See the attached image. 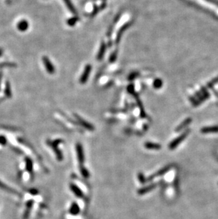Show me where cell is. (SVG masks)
I'll return each mask as SVG.
<instances>
[{
  "label": "cell",
  "mask_w": 218,
  "mask_h": 219,
  "mask_svg": "<svg viewBox=\"0 0 218 219\" xmlns=\"http://www.w3.org/2000/svg\"><path fill=\"white\" fill-rule=\"evenodd\" d=\"M25 163H26V170L29 173L30 176L33 175V171H34V163L31 158L29 157H25Z\"/></svg>",
  "instance_id": "8fae6325"
},
{
  "label": "cell",
  "mask_w": 218,
  "mask_h": 219,
  "mask_svg": "<svg viewBox=\"0 0 218 219\" xmlns=\"http://www.w3.org/2000/svg\"><path fill=\"white\" fill-rule=\"evenodd\" d=\"M62 142H63V141L60 139H58V140H55V141H47L48 145L51 147L52 150H54L55 154V155H56L57 160H58V161H62L63 160V153H61V151L59 150L58 148V145L59 143H61Z\"/></svg>",
  "instance_id": "6da1fadb"
},
{
  "label": "cell",
  "mask_w": 218,
  "mask_h": 219,
  "mask_svg": "<svg viewBox=\"0 0 218 219\" xmlns=\"http://www.w3.org/2000/svg\"><path fill=\"white\" fill-rule=\"evenodd\" d=\"M11 148H12V150H14L15 153H17V154H19V155L23 154V152H22V150H21V149H19L18 148H16L15 146H11Z\"/></svg>",
  "instance_id": "f546056e"
},
{
  "label": "cell",
  "mask_w": 218,
  "mask_h": 219,
  "mask_svg": "<svg viewBox=\"0 0 218 219\" xmlns=\"http://www.w3.org/2000/svg\"><path fill=\"white\" fill-rule=\"evenodd\" d=\"M69 211L72 215H77V214H78L79 211H80L79 205L76 202H73L72 203L71 206H70Z\"/></svg>",
  "instance_id": "ffe728a7"
},
{
  "label": "cell",
  "mask_w": 218,
  "mask_h": 219,
  "mask_svg": "<svg viewBox=\"0 0 218 219\" xmlns=\"http://www.w3.org/2000/svg\"><path fill=\"white\" fill-rule=\"evenodd\" d=\"M217 83H218V76L216 77H215L214 79H213V80H211L210 82H209L208 84H207L206 86L205 87V88L207 89L209 88H213V87H214L215 84H217Z\"/></svg>",
  "instance_id": "603a6c76"
},
{
  "label": "cell",
  "mask_w": 218,
  "mask_h": 219,
  "mask_svg": "<svg viewBox=\"0 0 218 219\" xmlns=\"http://www.w3.org/2000/svg\"><path fill=\"white\" fill-rule=\"evenodd\" d=\"M163 82L161 79H156L154 82V87L156 89H159L162 87Z\"/></svg>",
  "instance_id": "d4e9b609"
},
{
  "label": "cell",
  "mask_w": 218,
  "mask_h": 219,
  "mask_svg": "<svg viewBox=\"0 0 218 219\" xmlns=\"http://www.w3.org/2000/svg\"><path fill=\"white\" fill-rule=\"evenodd\" d=\"M145 148L148 149V150H160L162 148V146L158 143H151V142H147L145 143Z\"/></svg>",
  "instance_id": "ac0fdd59"
},
{
  "label": "cell",
  "mask_w": 218,
  "mask_h": 219,
  "mask_svg": "<svg viewBox=\"0 0 218 219\" xmlns=\"http://www.w3.org/2000/svg\"><path fill=\"white\" fill-rule=\"evenodd\" d=\"M74 117H75L77 118V119L78 122L80 124V125H81L83 127H84L85 128L88 129L89 131H94V127L92 126V125L91 124H89V123H88L87 121H86L85 120H84L82 118L79 117V116L77 114H74Z\"/></svg>",
  "instance_id": "9c48e42d"
},
{
  "label": "cell",
  "mask_w": 218,
  "mask_h": 219,
  "mask_svg": "<svg viewBox=\"0 0 218 219\" xmlns=\"http://www.w3.org/2000/svg\"><path fill=\"white\" fill-rule=\"evenodd\" d=\"M64 2H65L66 6H67V7L69 9V10L71 12L72 14H77V11L75 9V8L74 7L73 4H72L71 0H63Z\"/></svg>",
  "instance_id": "44dd1931"
},
{
  "label": "cell",
  "mask_w": 218,
  "mask_h": 219,
  "mask_svg": "<svg viewBox=\"0 0 218 219\" xmlns=\"http://www.w3.org/2000/svg\"><path fill=\"white\" fill-rule=\"evenodd\" d=\"M116 57H117V51H114L113 53L111 55V57H110V61L111 62H113V61L116 60Z\"/></svg>",
  "instance_id": "4dcf8cb0"
},
{
  "label": "cell",
  "mask_w": 218,
  "mask_h": 219,
  "mask_svg": "<svg viewBox=\"0 0 218 219\" xmlns=\"http://www.w3.org/2000/svg\"><path fill=\"white\" fill-rule=\"evenodd\" d=\"M79 20V18L77 16H74L72 18L68 19L67 20V24L69 26H74L77 23V21Z\"/></svg>",
  "instance_id": "484cf974"
},
{
  "label": "cell",
  "mask_w": 218,
  "mask_h": 219,
  "mask_svg": "<svg viewBox=\"0 0 218 219\" xmlns=\"http://www.w3.org/2000/svg\"><path fill=\"white\" fill-rule=\"evenodd\" d=\"M17 65L14 63L12 62H2L0 63V68H3V67H9V68H14L16 67Z\"/></svg>",
  "instance_id": "7402d4cb"
},
{
  "label": "cell",
  "mask_w": 218,
  "mask_h": 219,
  "mask_svg": "<svg viewBox=\"0 0 218 219\" xmlns=\"http://www.w3.org/2000/svg\"><path fill=\"white\" fill-rule=\"evenodd\" d=\"M170 167H171V165L165 166V167L162 168V169H161V170L157 171V172L154 173V174H152L150 177L147 178V180H148V181H152V180H153V179H155V178H156V177H159V176H162V175L164 174L165 173H166L169 170H170Z\"/></svg>",
  "instance_id": "52a82bcc"
},
{
  "label": "cell",
  "mask_w": 218,
  "mask_h": 219,
  "mask_svg": "<svg viewBox=\"0 0 218 219\" xmlns=\"http://www.w3.org/2000/svg\"><path fill=\"white\" fill-rule=\"evenodd\" d=\"M4 95L7 99H11L12 97V93L11 90V84L9 81L6 80L5 82V87H4Z\"/></svg>",
  "instance_id": "e0dca14e"
},
{
  "label": "cell",
  "mask_w": 218,
  "mask_h": 219,
  "mask_svg": "<svg viewBox=\"0 0 218 219\" xmlns=\"http://www.w3.org/2000/svg\"><path fill=\"white\" fill-rule=\"evenodd\" d=\"M0 189L2 190V191L5 192H7V193H9V194L15 195V196H17L19 197L22 196L21 194H20L19 192L17 191V190L13 189V188H12V187H10L9 186H8L7 185H6V184L2 182L1 180H0Z\"/></svg>",
  "instance_id": "3957f363"
},
{
  "label": "cell",
  "mask_w": 218,
  "mask_h": 219,
  "mask_svg": "<svg viewBox=\"0 0 218 219\" xmlns=\"http://www.w3.org/2000/svg\"><path fill=\"white\" fill-rule=\"evenodd\" d=\"M2 78H3V72H2V70H0V90H1V84H2Z\"/></svg>",
  "instance_id": "d6a6232c"
},
{
  "label": "cell",
  "mask_w": 218,
  "mask_h": 219,
  "mask_svg": "<svg viewBox=\"0 0 218 219\" xmlns=\"http://www.w3.org/2000/svg\"><path fill=\"white\" fill-rule=\"evenodd\" d=\"M29 193L31 195H34V196H36L38 194V191L36 189H34V188H32V189H29Z\"/></svg>",
  "instance_id": "1f68e13d"
},
{
  "label": "cell",
  "mask_w": 218,
  "mask_h": 219,
  "mask_svg": "<svg viewBox=\"0 0 218 219\" xmlns=\"http://www.w3.org/2000/svg\"><path fill=\"white\" fill-rule=\"evenodd\" d=\"M202 133H218V126H207L201 129Z\"/></svg>",
  "instance_id": "2e32d148"
},
{
  "label": "cell",
  "mask_w": 218,
  "mask_h": 219,
  "mask_svg": "<svg viewBox=\"0 0 218 219\" xmlns=\"http://www.w3.org/2000/svg\"><path fill=\"white\" fill-rule=\"evenodd\" d=\"M128 26H129V23H127V24H125L124 26H123L122 28H120V30L119 31L118 34H117V36H116V43H118L119 42V41H120V38L121 36V34H122V33L124 31L125 29H126L127 27Z\"/></svg>",
  "instance_id": "cb8c5ba5"
},
{
  "label": "cell",
  "mask_w": 218,
  "mask_h": 219,
  "mask_svg": "<svg viewBox=\"0 0 218 219\" xmlns=\"http://www.w3.org/2000/svg\"><path fill=\"white\" fill-rule=\"evenodd\" d=\"M3 53H4V49L2 48H0V57L3 55Z\"/></svg>",
  "instance_id": "836d02e7"
},
{
  "label": "cell",
  "mask_w": 218,
  "mask_h": 219,
  "mask_svg": "<svg viewBox=\"0 0 218 219\" xmlns=\"http://www.w3.org/2000/svg\"><path fill=\"white\" fill-rule=\"evenodd\" d=\"M105 49H106V45L104 42L101 43V45L100 46V48H99V51L97 54V60H101L103 58V56H104Z\"/></svg>",
  "instance_id": "d6986e66"
},
{
  "label": "cell",
  "mask_w": 218,
  "mask_h": 219,
  "mask_svg": "<svg viewBox=\"0 0 218 219\" xmlns=\"http://www.w3.org/2000/svg\"><path fill=\"white\" fill-rule=\"evenodd\" d=\"M77 154V157L79 163L80 165H82L84 161V153L83 147L80 143H77L76 145Z\"/></svg>",
  "instance_id": "ba28073f"
},
{
  "label": "cell",
  "mask_w": 218,
  "mask_h": 219,
  "mask_svg": "<svg viewBox=\"0 0 218 219\" xmlns=\"http://www.w3.org/2000/svg\"><path fill=\"white\" fill-rule=\"evenodd\" d=\"M190 129H187L184 132H183L182 134H180L177 138H175L173 141H171L170 144L169 145V150H174L175 148H177V146L181 143L183 141H184V140L186 138V137L188 136V135L190 133Z\"/></svg>",
  "instance_id": "7a4b0ae2"
},
{
  "label": "cell",
  "mask_w": 218,
  "mask_h": 219,
  "mask_svg": "<svg viewBox=\"0 0 218 219\" xmlns=\"http://www.w3.org/2000/svg\"><path fill=\"white\" fill-rule=\"evenodd\" d=\"M191 122H192V119H191V118H187V119H185L182 123H180L179 126L176 128V132H179L180 131H183L185 128L188 126Z\"/></svg>",
  "instance_id": "4fadbf2b"
},
{
  "label": "cell",
  "mask_w": 218,
  "mask_h": 219,
  "mask_svg": "<svg viewBox=\"0 0 218 219\" xmlns=\"http://www.w3.org/2000/svg\"><path fill=\"white\" fill-rule=\"evenodd\" d=\"M28 26H29V24H28V21L25 20V19H23V20H21L20 21H19L18 23H17V25H16V27H17V29L20 31L23 32V31H26L28 29Z\"/></svg>",
  "instance_id": "5bb4252c"
},
{
  "label": "cell",
  "mask_w": 218,
  "mask_h": 219,
  "mask_svg": "<svg viewBox=\"0 0 218 219\" xmlns=\"http://www.w3.org/2000/svg\"><path fill=\"white\" fill-rule=\"evenodd\" d=\"M91 65H86L84 70L83 72V74H81L80 79H79V82H80L81 84H84V83L87 82L88 78H89V77L90 73H91Z\"/></svg>",
  "instance_id": "8992f818"
},
{
  "label": "cell",
  "mask_w": 218,
  "mask_h": 219,
  "mask_svg": "<svg viewBox=\"0 0 218 219\" xmlns=\"http://www.w3.org/2000/svg\"><path fill=\"white\" fill-rule=\"evenodd\" d=\"M34 204V201L33 199H30L26 203V209L23 214V219H28L29 218L30 212L32 211L33 206Z\"/></svg>",
  "instance_id": "5b68a950"
},
{
  "label": "cell",
  "mask_w": 218,
  "mask_h": 219,
  "mask_svg": "<svg viewBox=\"0 0 218 219\" xmlns=\"http://www.w3.org/2000/svg\"><path fill=\"white\" fill-rule=\"evenodd\" d=\"M70 189L72 190V192L77 197H79V198L83 197L84 194L82 191H81L80 188H79L77 186L74 185V184H71V185H70Z\"/></svg>",
  "instance_id": "9a60e30c"
},
{
  "label": "cell",
  "mask_w": 218,
  "mask_h": 219,
  "mask_svg": "<svg viewBox=\"0 0 218 219\" xmlns=\"http://www.w3.org/2000/svg\"><path fill=\"white\" fill-rule=\"evenodd\" d=\"M156 187H157L156 184H151V185L147 186V187H142L139 189L138 191V194L139 195H145L148 193V192L152 191L153 189H155Z\"/></svg>",
  "instance_id": "30bf717a"
},
{
  "label": "cell",
  "mask_w": 218,
  "mask_h": 219,
  "mask_svg": "<svg viewBox=\"0 0 218 219\" xmlns=\"http://www.w3.org/2000/svg\"><path fill=\"white\" fill-rule=\"evenodd\" d=\"M7 144V139L4 135H0V145H6Z\"/></svg>",
  "instance_id": "f1b7e54d"
},
{
  "label": "cell",
  "mask_w": 218,
  "mask_h": 219,
  "mask_svg": "<svg viewBox=\"0 0 218 219\" xmlns=\"http://www.w3.org/2000/svg\"><path fill=\"white\" fill-rule=\"evenodd\" d=\"M210 97V94H209L208 92H205V94H203V95L200 96V97H198L197 99H195L194 102H193V106H198V105L201 104L202 102H204L205 101L208 99Z\"/></svg>",
  "instance_id": "7c38bea8"
},
{
  "label": "cell",
  "mask_w": 218,
  "mask_h": 219,
  "mask_svg": "<svg viewBox=\"0 0 218 219\" xmlns=\"http://www.w3.org/2000/svg\"><path fill=\"white\" fill-rule=\"evenodd\" d=\"M42 60H43V65L48 73L50 74H54L55 72V69L54 65L51 63V61L50 60V59L47 56H43Z\"/></svg>",
  "instance_id": "277c9868"
},
{
  "label": "cell",
  "mask_w": 218,
  "mask_h": 219,
  "mask_svg": "<svg viewBox=\"0 0 218 219\" xmlns=\"http://www.w3.org/2000/svg\"><path fill=\"white\" fill-rule=\"evenodd\" d=\"M138 177L139 181H140V182L141 184H145V182H146V179H145L144 174H143L142 173H139Z\"/></svg>",
  "instance_id": "83f0119b"
},
{
  "label": "cell",
  "mask_w": 218,
  "mask_h": 219,
  "mask_svg": "<svg viewBox=\"0 0 218 219\" xmlns=\"http://www.w3.org/2000/svg\"><path fill=\"white\" fill-rule=\"evenodd\" d=\"M80 172L81 174H82L83 177H85V178H89V171L87 170V169H86L85 167H81L80 169Z\"/></svg>",
  "instance_id": "4316f807"
}]
</instances>
